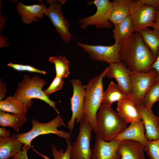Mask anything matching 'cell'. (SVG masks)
Listing matches in <instances>:
<instances>
[{"instance_id":"obj_1","label":"cell","mask_w":159,"mask_h":159,"mask_svg":"<svg viewBox=\"0 0 159 159\" xmlns=\"http://www.w3.org/2000/svg\"><path fill=\"white\" fill-rule=\"evenodd\" d=\"M121 62L131 72H147L151 70L156 58L138 32L119 44Z\"/></svg>"},{"instance_id":"obj_2","label":"cell","mask_w":159,"mask_h":159,"mask_svg":"<svg viewBox=\"0 0 159 159\" xmlns=\"http://www.w3.org/2000/svg\"><path fill=\"white\" fill-rule=\"evenodd\" d=\"M127 127L128 123L111 107L101 104L92 130L104 140L110 141Z\"/></svg>"},{"instance_id":"obj_3","label":"cell","mask_w":159,"mask_h":159,"mask_svg":"<svg viewBox=\"0 0 159 159\" xmlns=\"http://www.w3.org/2000/svg\"><path fill=\"white\" fill-rule=\"evenodd\" d=\"M46 82L43 79L35 75L31 78L28 75H24L21 81L19 82L14 97L28 109L32 105L31 100L33 98L38 99L44 101L54 108L57 113L59 112L56 107V102L51 100L42 90L43 87Z\"/></svg>"},{"instance_id":"obj_4","label":"cell","mask_w":159,"mask_h":159,"mask_svg":"<svg viewBox=\"0 0 159 159\" xmlns=\"http://www.w3.org/2000/svg\"><path fill=\"white\" fill-rule=\"evenodd\" d=\"M107 67L100 74L90 80L86 85L82 119L94 126L97 113L102 104L103 91V79L106 76Z\"/></svg>"},{"instance_id":"obj_5","label":"cell","mask_w":159,"mask_h":159,"mask_svg":"<svg viewBox=\"0 0 159 159\" xmlns=\"http://www.w3.org/2000/svg\"><path fill=\"white\" fill-rule=\"evenodd\" d=\"M31 123L32 127L30 131L24 133L17 134L18 140L22 144H24V147H30L33 140L42 135L52 133L66 140L71 138L70 133L58 130V128L62 126H66L59 115L47 123H41L36 119H33L31 120Z\"/></svg>"},{"instance_id":"obj_6","label":"cell","mask_w":159,"mask_h":159,"mask_svg":"<svg viewBox=\"0 0 159 159\" xmlns=\"http://www.w3.org/2000/svg\"><path fill=\"white\" fill-rule=\"evenodd\" d=\"M93 4L97 8L96 13L88 17L80 19L77 23L80 24V28L86 29L88 26H95L102 29L110 28L112 27L109 20L112 2L109 0H95L89 2Z\"/></svg>"},{"instance_id":"obj_7","label":"cell","mask_w":159,"mask_h":159,"mask_svg":"<svg viewBox=\"0 0 159 159\" xmlns=\"http://www.w3.org/2000/svg\"><path fill=\"white\" fill-rule=\"evenodd\" d=\"M46 1L49 5L47 8L44 15L49 19L63 40L67 44L70 43L73 36L69 30V22L64 16L62 11V5L66 1Z\"/></svg>"},{"instance_id":"obj_8","label":"cell","mask_w":159,"mask_h":159,"mask_svg":"<svg viewBox=\"0 0 159 159\" xmlns=\"http://www.w3.org/2000/svg\"><path fill=\"white\" fill-rule=\"evenodd\" d=\"M92 130L90 124L82 119L78 135L72 145L71 159H92L93 151L90 147V142Z\"/></svg>"},{"instance_id":"obj_9","label":"cell","mask_w":159,"mask_h":159,"mask_svg":"<svg viewBox=\"0 0 159 159\" xmlns=\"http://www.w3.org/2000/svg\"><path fill=\"white\" fill-rule=\"evenodd\" d=\"M132 86L130 98L137 106L156 81L158 74L154 69L147 72H132Z\"/></svg>"},{"instance_id":"obj_10","label":"cell","mask_w":159,"mask_h":159,"mask_svg":"<svg viewBox=\"0 0 159 159\" xmlns=\"http://www.w3.org/2000/svg\"><path fill=\"white\" fill-rule=\"evenodd\" d=\"M157 9L142 4L137 0H131L130 15L135 32L152 26L155 21Z\"/></svg>"},{"instance_id":"obj_11","label":"cell","mask_w":159,"mask_h":159,"mask_svg":"<svg viewBox=\"0 0 159 159\" xmlns=\"http://www.w3.org/2000/svg\"><path fill=\"white\" fill-rule=\"evenodd\" d=\"M81 47L95 61L105 62L109 64L121 62L120 45L114 44L110 46L90 45L77 41Z\"/></svg>"},{"instance_id":"obj_12","label":"cell","mask_w":159,"mask_h":159,"mask_svg":"<svg viewBox=\"0 0 159 159\" xmlns=\"http://www.w3.org/2000/svg\"><path fill=\"white\" fill-rule=\"evenodd\" d=\"M71 82L73 87V95L70 98L72 114L67 125L71 134L75 120L78 124L83 117L86 85H83L82 82L78 79H72Z\"/></svg>"},{"instance_id":"obj_13","label":"cell","mask_w":159,"mask_h":159,"mask_svg":"<svg viewBox=\"0 0 159 159\" xmlns=\"http://www.w3.org/2000/svg\"><path fill=\"white\" fill-rule=\"evenodd\" d=\"M120 144L119 141H105L96 134L92 159H120Z\"/></svg>"},{"instance_id":"obj_14","label":"cell","mask_w":159,"mask_h":159,"mask_svg":"<svg viewBox=\"0 0 159 159\" xmlns=\"http://www.w3.org/2000/svg\"><path fill=\"white\" fill-rule=\"evenodd\" d=\"M107 67L106 75L115 79L117 84L130 95L132 86V72L121 62L109 64Z\"/></svg>"},{"instance_id":"obj_15","label":"cell","mask_w":159,"mask_h":159,"mask_svg":"<svg viewBox=\"0 0 159 159\" xmlns=\"http://www.w3.org/2000/svg\"><path fill=\"white\" fill-rule=\"evenodd\" d=\"M136 107L144 125L147 139L150 141L159 139V117L153 113L152 109L142 105Z\"/></svg>"},{"instance_id":"obj_16","label":"cell","mask_w":159,"mask_h":159,"mask_svg":"<svg viewBox=\"0 0 159 159\" xmlns=\"http://www.w3.org/2000/svg\"><path fill=\"white\" fill-rule=\"evenodd\" d=\"M47 9L46 6L43 3L27 5L20 1L17 2L15 8L18 15L20 16L23 23L26 24H31L33 21H38L39 19H42Z\"/></svg>"},{"instance_id":"obj_17","label":"cell","mask_w":159,"mask_h":159,"mask_svg":"<svg viewBox=\"0 0 159 159\" xmlns=\"http://www.w3.org/2000/svg\"><path fill=\"white\" fill-rule=\"evenodd\" d=\"M130 123V125L117 135L113 140L120 141L124 140H134L144 146L148 140L145 133V129L143 122L142 120H138L133 121Z\"/></svg>"},{"instance_id":"obj_18","label":"cell","mask_w":159,"mask_h":159,"mask_svg":"<svg viewBox=\"0 0 159 159\" xmlns=\"http://www.w3.org/2000/svg\"><path fill=\"white\" fill-rule=\"evenodd\" d=\"M144 149V145L138 142L121 141L119 148L120 159H145Z\"/></svg>"},{"instance_id":"obj_19","label":"cell","mask_w":159,"mask_h":159,"mask_svg":"<svg viewBox=\"0 0 159 159\" xmlns=\"http://www.w3.org/2000/svg\"><path fill=\"white\" fill-rule=\"evenodd\" d=\"M22 145L15 133L8 137L0 138V159H8L14 156L21 151Z\"/></svg>"},{"instance_id":"obj_20","label":"cell","mask_w":159,"mask_h":159,"mask_svg":"<svg viewBox=\"0 0 159 159\" xmlns=\"http://www.w3.org/2000/svg\"><path fill=\"white\" fill-rule=\"evenodd\" d=\"M117 110L118 114L128 123L142 120L136 106L130 97L117 102Z\"/></svg>"},{"instance_id":"obj_21","label":"cell","mask_w":159,"mask_h":159,"mask_svg":"<svg viewBox=\"0 0 159 159\" xmlns=\"http://www.w3.org/2000/svg\"><path fill=\"white\" fill-rule=\"evenodd\" d=\"M130 97V95L118 84L112 81L104 91L101 104L111 107L115 102Z\"/></svg>"},{"instance_id":"obj_22","label":"cell","mask_w":159,"mask_h":159,"mask_svg":"<svg viewBox=\"0 0 159 159\" xmlns=\"http://www.w3.org/2000/svg\"><path fill=\"white\" fill-rule=\"evenodd\" d=\"M131 0H114L110 16V21L114 25L130 15Z\"/></svg>"},{"instance_id":"obj_23","label":"cell","mask_w":159,"mask_h":159,"mask_svg":"<svg viewBox=\"0 0 159 159\" xmlns=\"http://www.w3.org/2000/svg\"><path fill=\"white\" fill-rule=\"evenodd\" d=\"M113 30L115 44L119 45L123 40L129 37L134 32L132 22L130 15L120 23L114 25Z\"/></svg>"},{"instance_id":"obj_24","label":"cell","mask_w":159,"mask_h":159,"mask_svg":"<svg viewBox=\"0 0 159 159\" xmlns=\"http://www.w3.org/2000/svg\"><path fill=\"white\" fill-rule=\"evenodd\" d=\"M26 114L17 115L0 111V125L2 127L8 126L18 132L20 128L28 121Z\"/></svg>"},{"instance_id":"obj_25","label":"cell","mask_w":159,"mask_h":159,"mask_svg":"<svg viewBox=\"0 0 159 159\" xmlns=\"http://www.w3.org/2000/svg\"><path fill=\"white\" fill-rule=\"evenodd\" d=\"M138 32L156 58L159 49V31L155 29L151 30L146 28Z\"/></svg>"},{"instance_id":"obj_26","label":"cell","mask_w":159,"mask_h":159,"mask_svg":"<svg viewBox=\"0 0 159 159\" xmlns=\"http://www.w3.org/2000/svg\"><path fill=\"white\" fill-rule=\"evenodd\" d=\"M0 109L1 111L10 112L17 115L26 114L28 110L13 96H8L4 100L0 101Z\"/></svg>"},{"instance_id":"obj_27","label":"cell","mask_w":159,"mask_h":159,"mask_svg":"<svg viewBox=\"0 0 159 159\" xmlns=\"http://www.w3.org/2000/svg\"><path fill=\"white\" fill-rule=\"evenodd\" d=\"M49 61L55 65L56 76L63 78L68 77L70 73L69 62L65 56L57 55L50 57Z\"/></svg>"},{"instance_id":"obj_28","label":"cell","mask_w":159,"mask_h":159,"mask_svg":"<svg viewBox=\"0 0 159 159\" xmlns=\"http://www.w3.org/2000/svg\"><path fill=\"white\" fill-rule=\"evenodd\" d=\"M158 101H159V82L155 81L145 96L140 104L148 109H152L154 104Z\"/></svg>"},{"instance_id":"obj_29","label":"cell","mask_w":159,"mask_h":159,"mask_svg":"<svg viewBox=\"0 0 159 159\" xmlns=\"http://www.w3.org/2000/svg\"><path fill=\"white\" fill-rule=\"evenodd\" d=\"M144 150L150 159H159V139L148 140Z\"/></svg>"},{"instance_id":"obj_30","label":"cell","mask_w":159,"mask_h":159,"mask_svg":"<svg viewBox=\"0 0 159 159\" xmlns=\"http://www.w3.org/2000/svg\"><path fill=\"white\" fill-rule=\"evenodd\" d=\"M67 148L66 151L64 152L63 149L57 150L54 144L51 146L52 153L54 159H71V152L72 144L69 140H67Z\"/></svg>"},{"instance_id":"obj_31","label":"cell","mask_w":159,"mask_h":159,"mask_svg":"<svg viewBox=\"0 0 159 159\" xmlns=\"http://www.w3.org/2000/svg\"><path fill=\"white\" fill-rule=\"evenodd\" d=\"M64 83L62 77L56 76L49 87L43 91L44 94L48 96L51 94L61 90Z\"/></svg>"},{"instance_id":"obj_32","label":"cell","mask_w":159,"mask_h":159,"mask_svg":"<svg viewBox=\"0 0 159 159\" xmlns=\"http://www.w3.org/2000/svg\"><path fill=\"white\" fill-rule=\"evenodd\" d=\"M140 3L148 6L159 8V0H137Z\"/></svg>"},{"instance_id":"obj_33","label":"cell","mask_w":159,"mask_h":159,"mask_svg":"<svg viewBox=\"0 0 159 159\" xmlns=\"http://www.w3.org/2000/svg\"><path fill=\"white\" fill-rule=\"evenodd\" d=\"M153 69L156 71L158 76L156 81L159 82V49L155 60L151 66V70Z\"/></svg>"},{"instance_id":"obj_34","label":"cell","mask_w":159,"mask_h":159,"mask_svg":"<svg viewBox=\"0 0 159 159\" xmlns=\"http://www.w3.org/2000/svg\"><path fill=\"white\" fill-rule=\"evenodd\" d=\"M24 67L25 71L32 72H37L44 74H45L46 73L45 71L39 70L31 66L24 65Z\"/></svg>"},{"instance_id":"obj_35","label":"cell","mask_w":159,"mask_h":159,"mask_svg":"<svg viewBox=\"0 0 159 159\" xmlns=\"http://www.w3.org/2000/svg\"><path fill=\"white\" fill-rule=\"evenodd\" d=\"M10 44L8 38L4 34L0 36V47L9 46Z\"/></svg>"},{"instance_id":"obj_36","label":"cell","mask_w":159,"mask_h":159,"mask_svg":"<svg viewBox=\"0 0 159 159\" xmlns=\"http://www.w3.org/2000/svg\"><path fill=\"white\" fill-rule=\"evenodd\" d=\"M6 84V83H2V81H0V100L1 101L5 97V93L7 90L5 88Z\"/></svg>"},{"instance_id":"obj_37","label":"cell","mask_w":159,"mask_h":159,"mask_svg":"<svg viewBox=\"0 0 159 159\" xmlns=\"http://www.w3.org/2000/svg\"><path fill=\"white\" fill-rule=\"evenodd\" d=\"M7 66L11 67L16 70L19 71H25L24 68V65L17 64H14L10 62L7 64Z\"/></svg>"},{"instance_id":"obj_38","label":"cell","mask_w":159,"mask_h":159,"mask_svg":"<svg viewBox=\"0 0 159 159\" xmlns=\"http://www.w3.org/2000/svg\"><path fill=\"white\" fill-rule=\"evenodd\" d=\"M11 132L9 130H7L5 127L0 128V138H6L11 135Z\"/></svg>"},{"instance_id":"obj_39","label":"cell","mask_w":159,"mask_h":159,"mask_svg":"<svg viewBox=\"0 0 159 159\" xmlns=\"http://www.w3.org/2000/svg\"><path fill=\"white\" fill-rule=\"evenodd\" d=\"M6 16H3L0 11V33H1L4 28L5 22L7 19Z\"/></svg>"},{"instance_id":"obj_40","label":"cell","mask_w":159,"mask_h":159,"mask_svg":"<svg viewBox=\"0 0 159 159\" xmlns=\"http://www.w3.org/2000/svg\"><path fill=\"white\" fill-rule=\"evenodd\" d=\"M152 27L153 29H156L159 31V8L157 10L155 21Z\"/></svg>"},{"instance_id":"obj_41","label":"cell","mask_w":159,"mask_h":159,"mask_svg":"<svg viewBox=\"0 0 159 159\" xmlns=\"http://www.w3.org/2000/svg\"><path fill=\"white\" fill-rule=\"evenodd\" d=\"M8 159H10V158H9Z\"/></svg>"}]
</instances>
